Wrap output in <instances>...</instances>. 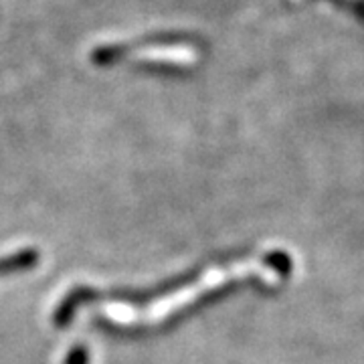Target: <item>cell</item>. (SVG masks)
<instances>
[{"mask_svg": "<svg viewBox=\"0 0 364 364\" xmlns=\"http://www.w3.org/2000/svg\"><path fill=\"white\" fill-rule=\"evenodd\" d=\"M253 272H257L255 263H237V265H231L227 269H213L200 282H196L195 286L182 287L178 291L164 296V298L152 301V304H148L144 308H136V306H130V304H104V306H100V312L104 314L105 318H109L112 322H116V324H156L160 320H164L168 314L176 312L182 306L195 301L200 294H205L213 287L221 286L223 282Z\"/></svg>", "mask_w": 364, "mask_h": 364, "instance_id": "6da1fadb", "label": "cell"}]
</instances>
